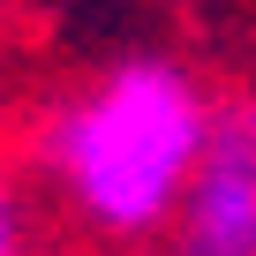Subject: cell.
<instances>
[{"label": "cell", "instance_id": "obj_3", "mask_svg": "<svg viewBox=\"0 0 256 256\" xmlns=\"http://www.w3.org/2000/svg\"><path fill=\"white\" fill-rule=\"evenodd\" d=\"M0 256H23V218H16V188L0 181Z\"/></svg>", "mask_w": 256, "mask_h": 256}, {"label": "cell", "instance_id": "obj_2", "mask_svg": "<svg viewBox=\"0 0 256 256\" xmlns=\"http://www.w3.org/2000/svg\"><path fill=\"white\" fill-rule=\"evenodd\" d=\"M174 256H256V98H218L174 211Z\"/></svg>", "mask_w": 256, "mask_h": 256}, {"label": "cell", "instance_id": "obj_1", "mask_svg": "<svg viewBox=\"0 0 256 256\" xmlns=\"http://www.w3.org/2000/svg\"><path fill=\"white\" fill-rule=\"evenodd\" d=\"M204 136H211L204 83L166 53H136L53 120L46 158L83 226L113 241H144L174 226L181 188L204 158Z\"/></svg>", "mask_w": 256, "mask_h": 256}]
</instances>
